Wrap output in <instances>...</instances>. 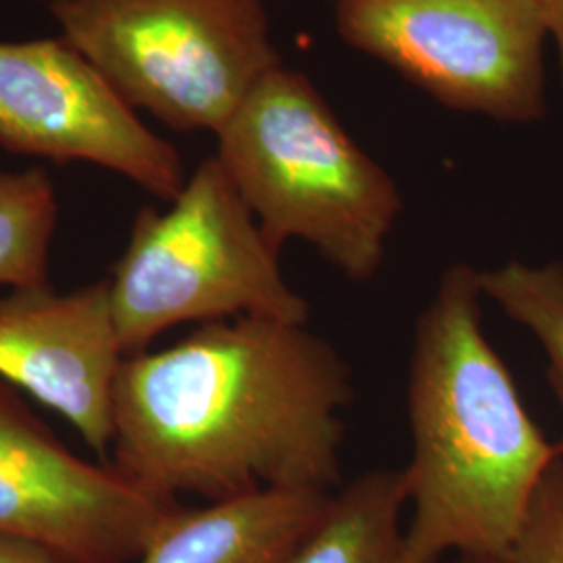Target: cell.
<instances>
[{"label": "cell", "mask_w": 563, "mask_h": 563, "mask_svg": "<svg viewBox=\"0 0 563 563\" xmlns=\"http://www.w3.org/2000/svg\"><path fill=\"white\" fill-rule=\"evenodd\" d=\"M46 2H48V4H51V2H53V0H46Z\"/></svg>", "instance_id": "obj_17"}, {"label": "cell", "mask_w": 563, "mask_h": 563, "mask_svg": "<svg viewBox=\"0 0 563 563\" xmlns=\"http://www.w3.org/2000/svg\"><path fill=\"white\" fill-rule=\"evenodd\" d=\"M216 139V159L280 251L307 242L349 280L376 276L401 213L399 188L305 74L272 69Z\"/></svg>", "instance_id": "obj_3"}, {"label": "cell", "mask_w": 563, "mask_h": 563, "mask_svg": "<svg viewBox=\"0 0 563 563\" xmlns=\"http://www.w3.org/2000/svg\"><path fill=\"white\" fill-rule=\"evenodd\" d=\"M123 360L107 278L69 292L44 284L0 297V380L71 423L104 463Z\"/></svg>", "instance_id": "obj_9"}, {"label": "cell", "mask_w": 563, "mask_h": 563, "mask_svg": "<svg viewBox=\"0 0 563 563\" xmlns=\"http://www.w3.org/2000/svg\"><path fill=\"white\" fill-rule=\"evenodd\" d=\"M330 497L260 488L199 509L180 505L134 563H288Z\"/></svg>", "instance_id": "obj_10"}, {"label": "cell", "mask_w": 563, "mask_h": 563, "mask_svg": "<svg viewBox=\"0 0 563 563\" xmlns=\"http://www.w3.org/2000/svg\"><path fill=\"white\" fill-rule=\"evenodd\" d=\"M74 44L136 111L218 134L282 59L262 0H53Z\"/></svg>", "instance_id": "obj_5"}, {"label": "cell", "mask_w": 563, "mask_h": 563, "mask_svg": "<svg viewBox=\"0 0 563 563\" xmlns=\"http://www.w3.org/2000/svg\"><path fill=\"white\" fill-rule=\"evenodd\" d=\"M453 563H563V457L547 467L522 523L504 549Z\"/></svg>", "instance_id": "obj_14"}, {"label": "cell", "mask_w": 563, "mask_h": 563, "mask_svg": "<svg viewBox=\"0 0 563 563\" xmlns=\"http://www.w3.org/2000/svg\"><path fill=\"white\" fill-rule=\"evenodd\" d=\"M59 202L42 167L0 172V286L36 288L48 282Z\"/></svg>", "instance_id": "obj_12"}, {"label": "cell", "mask_w": 563, "mask_h": 563, "mask_svg": "<svg viewBox=\"0 0 563 563\" xmlns=\"http://www.w3.org/2000/svg\"><path fill=\"white\" fill-rule=\"evenodd\" d=\"M481 288L483 297L541 342L549 383L563 407V263H505L481 272ZM558 451L563 455V439Z\"/></svg>", "instance_id": "obj_13"}, {"label": "cell", "mask_w": 563, "mask_h": 563, "mask_svg": "<svg viewBox=\"0 0 563 563\" xmlns=\"http://www.w3.org/2000/svg\"><path fill=\"white\" fill-rule=\"evenodd\" d=\"M543 11L544 25L549 36H553L560 48V60H562L563 80V0H539Z\"/></svg>", "instance_id": "obj_16"}, {"label": "cell", "mask_w": 563, "mask_h": 563, "mask_svg": "<svg viewBox=\"0 0 563 563\" xmlns=\"http://www.w3.org/2000/svg\"><path fill=\"white\" fill-rule=\"evenodd\" d=\"M339 34L432 99L528 123L544 113L539 0H334Z\"/></svg>", "instance_id": "obj_6"}, {"label": "cell", "mask_w": 563, "mask_h": 563, "mask_svg": "<svg viewBox=\"0 0 563 563\" xmlns=\"http://www.w3.org/2000/svg\"><path fill=\"white\" fill-rule=\"evenodd\" d=\"M401 470L378 467L339 488L288 563H413L405 543Z\"/></svg>", "instance_id": "obj_11"}, {"label": "cell", "mask_w": 563, "mask_h": 563, "mask_svg": "<svg viewBox=\"0 0 563 563\" xmlns=\"http://www.w3.org/2000/svg\"><path fill=\"white\" fill-rule=\"evenodd\" d=\"M180 501L76 455L0 380V537L76 563H134Z\"/></svg>", "instance_id": "obj_7"}, {"label": "cell", "mask_w": 563, "mask_h": 563, "mask_svg": "<svg viewBox=\"0 0 563 563\" xmlns=\"http://www.w3.org/2000/svg\"><path fill=\"white\" fill-rule=\"evenodd\" d=\"M107 280L125 357L181 323L309 320V302L282 274L280 249L216 157L188 176L165 211H139Z\"/></svg>", "instance_id": "obj_4"}, {"label": "cell", "mask_w": 563, "mask_h": 563, "mask_svg": "<svg viewBox=\"0 0 563 563\" xmlns=\"http://www.w3.org/2000/svg\"><path fill=\"white\" fill-rule=\"evenodd\" d=\"M0 563H76L59 558L36 544L0 537Z\"/></svg>", "instance_id": "obj_15"}, {"label": "cell", "mask_w": 563, "mask_h": 563, "mask_svg": "<svg viewBox=\"0 0 563 563\" xmlns=\"http://www.w3.org/2000/svg\"><path fill=\"white\" fill-rule=\"evenodd\" d=\"M481 272L451 265L423 307L407 383L402 467L413 563L504 549L547 467L563 457L530 418L481 313Z\"/></svg>", "instance_id": "obj_2"}, {"label": "cell", "mask_w": 563, "mask_h": 563, "mask_svg": "<svg viewBox=\"0 0 563 563\" xmlns=\"http://www.w3.org/2000/svg\"><path fill=\"white\" fill-rule=\"evenodd\" d=\"M0 146L53 163H90L174 201L188 180L101 71L65 38L0 42Z\"/></svg>", "instance_id": "obj_8"}, {"label": "cell", "mask_w": 563, "mask_h": 563, "mask_svg": "<svg viewBox=\"0 0 563 563\" xmlns=\"http://www.w3.org/2000/svg\"><path fill=\"white\" fill-rule=\"evenodd\" d=\"M351 367L307 323L234 318L128 355L109 463L163 499L341 483Z\"/></svg>", "instance_id": "obj_1"}]
</instances>
